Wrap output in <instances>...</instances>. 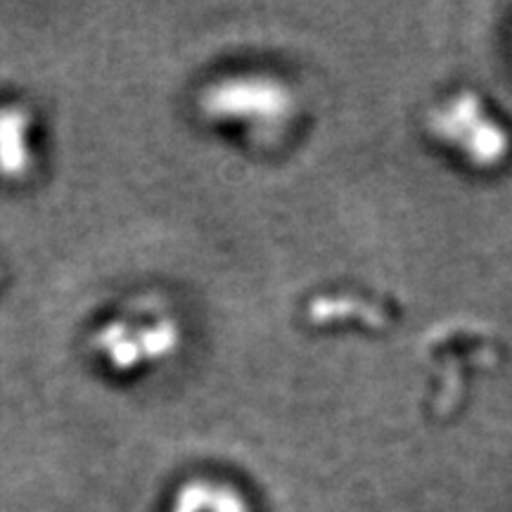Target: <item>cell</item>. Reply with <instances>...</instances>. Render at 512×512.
<instances>
[{"label": "cell", "instance_id": "1", "mask_svg": "<svg viewBox=\"0 0 512 512\" xmlns=\"http://www.w3.org/2000/svg\"><path fill=\"white\" fill-rule=\"evenodd\" d=\"M441 136L460 145L465 155L477 164H496L505 155L508 138L494 121H489L479 110V102L472 98H458L439 114Z\"/></svg>", "mask_w": 512, "mask_h": 512}, {"label": "cell", "instance_id": "2", "mask_svg": "<svg viewBox=\"0 0 512 512\" xmlns=\"http://www.w3.org/2000/svg\"><path fill=\"white\" fill-rule=\"evenodd\" d=\"M207 112L233 121H273L287 114V93L264 79L226 81L207 98Z\"/></svg>", "mask_w": 512, "mask_h": 512}, {"label": "cell", "instance_id": "3", "mask_svg": "<svg viewBox=\"0 0 512 512\" xmlns=\"http://www.w3.org/2000/svg\"><path fill=\"white\" fill-rule=\"evenodd\" d=\"M150 339L152 342L174 344L176 342L174 325H171L169 320H159L152 330L140 328V335H133L126 320H119V323H114L112 328H107L100 335V349L105 351L114 368L128 370V368H138L140 363H145L143 349H147L150 358L164 354V349L150 344Z\"/></svg>", "mask_w": 512, "mask_h": 512}]
</instances>
